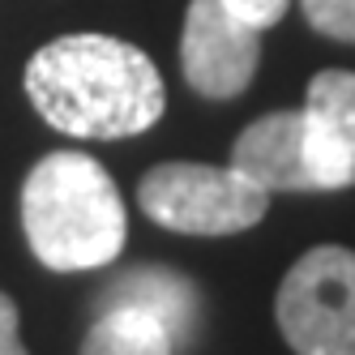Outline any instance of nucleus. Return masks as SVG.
Instances as JSON below:
<instances>
[{"mask_svg": "<svg viewBox=\"0 0 355 355\" xmlns=\"http://www.w3.org/2000/svg\"><path fill=\"white\" fill-rule=\"evenodd\" d=\"M26 94L52 129L86 141L137 137L167 107L155 60L112 35H64L31 56Z\"/></svg>", "mask_w": 355, "mask_h": 355, "instance_id": "obj_1", "label": "nucleus"}, {"mask_svg": "<svg viewBox=\"0 0 355 355\" xmlns=\"http://www.w3.org/2000/svg\"><path fill=\"white\" fill-rule=\"evenodd\" d=\"M21 227L39 266L82 274L120 257L129 214L103 163L78 150H56L43 155L21 184Z\"/></svg>", "mask_w": 355, "mask_h": 355, "instance_id": "obj_2", "label": "nucleus"}, {"mask_svg": "<svg viewBox=\"0 0 355 355\" xmlns=\"http://www.w3.org/2000/svg\"><path fill=\"white\" fill-rule=\"evenodd\" d=\"M137 201L146 218L180 236H236L257 227L270 210V193L227 163H159L141 175Z\"/></svg>", "mask_w": 355, "mask_h": 355, "instance_id": "obj_3", "label": "nucleus"}, {"mask_svg": "<svg viewBox=\"0 0 355 355\" xmlns=\"http://www.w3.org/2000/svg\"><path fill=\"white\" fill-rule=\"evenodd\" d=\"M274 321L295 355H355V252L309 248L278 283Z\"/></svg>", "mask_w": 355, "mask_h": 355, "instance_id": "obj_4", "label": "nucleus"}, {"mask_svg": "<svg viewBox=\"0 0 355 355\" xmlns=\"http://www.w3.org/2000/svg\"><path fill=\"white\" fill-rule=\"evenodd\" d=\"M261 64V31L227 13L218 0H189L180 69L201 98H236L248 90Z\"/></svg>", "mask_w": 355, "mask_h": 355, "instance_id": "obj_5", "label": "nucleus"}, {"mask_svg": "<svg viewBox=\"0 0 355 355\" xmlns=\"http://www.w3.org/2000/svg\"><path fill=\"white\" fill-rule=\"evenodd\" d=\"M304 150L317 193L355 184V73L321 69L304 94Z\"/></svg>", "mask_w": 355, "mask_h": 355, "instance_id": "obj_6", "label": "nucleus"}, {"mask_svg": "<svg viewBox=\"0 0 355 355\" xmlns=\"http://www.w3.org/2000/svg\"><path fill=\"white\" fill-rule=\"evenodd\" d=\"M232 167L261 193H317L309 150H304V112L257 116L232 146Z\"/></svg>", "mask_w": 355, "mask_h": 355, "instance_id": "obj_7", "label": "nucleus"}, {"mask_svg": "<svg viewBox=\"0 0 355 355\" xmlns=\"http://www.w3.org/2000/svg\"><path fill=\"white\" fill-rule=\"evenodd\" d=\"M107 309H133V313L155 317L167 329V338L175 343V351L197 338L201 317H206L197 283L171 266H133L116 274L94 300V313H107Z\"/></svg>", "mask_w": 355, "mask_h": 355, "instance_id": "obj_8", "label": "nucleus"}, {"mask_svg": "<svg viewBox=\"0 0 355 355\" xmlns=\"http://www.w3.org/2000/svg\"><path fill=\"white\" fill-rule=\"evenodd\" d=\"M78 355H175L167 329L133 309H107L94 313V325Z\"/></svg>", "mask_w": 355, "mask_h": 355, "instance_id": "obj_9", "label": "nucleus"}, {"mask_svg": "<svg viewBox=\"0 0 355 355\" xmlns=\"http://www.w3.org/2000/svg\"><path fill=\"white\" fill-rule=\"evenodd\" d=\"M304 21L338 43H355V0H300Z\"/></svg>", "mask_w": 355, "mask_h": 355, "instance_id": "obj_10", "label": "nucleus"}, {"mask_svg": "<svg viewBox=\"0 0 355 355\" xmlns=\"http://www.w3.org/2000/svg\"><path fill=\"white\" fill-rule=\"evenodd\" d=\"M218 5L227 13H236L240 21H248L252 31H266V26H278V21H283L291 0H218Z\"/></svg>", "mask_w": 355, "mask_h": 355, "instance_id": "obj_11", "label": "nucleus"}, {"mask_svg": "<svg viewBox=\"0 0 355 355\" xmlns=\"http://www.w3.org/2000/svg\"><path fill=\"white\" fill-rule=\"evenodd\" d=\"M0 355H31L17 334V304L0 291Z\"/></svg>", "mask_w": 355, "mask_h": 355, "instance_id": "obj_12", "label": "nucleus"}]
</instances>
